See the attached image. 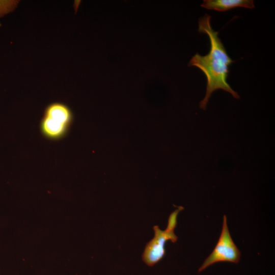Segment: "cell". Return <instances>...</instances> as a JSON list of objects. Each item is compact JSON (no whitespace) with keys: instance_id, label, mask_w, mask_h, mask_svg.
Wrapping results in <instances>:
<instances>
[{"instance_id":"obj_5","label":"cell","mask_w":275,"mask_h":275,"mask_svg":"<svg viewBox=\"0 0 275 275\" xmlns=\"http://www.w3.org/2000/svg\"><path fill=\"white\" fill-rule=\"evenodd\" d=\"M254 2L253 0H204L201 6L208 10L225 12L238 7L253 9Z\"/></svg>"},{"instance_id":"obj_3","label":"cell","mask_w":275,"mask_h":275,"mask_svg":"<svg viewBox=\"0 0 275 275\" xmlns=\"http://www.w3.org/2000/svg\"><path fill=\"white\" fill-rule=\"evenodd\" d=\"M73 118L69 107L60 102H54L45 108L41 122L43 135L50 139H58L67 132Z\"/></svg>"},{"instance_id":"obj_4","label":"cell","mask_w":275,"mask_h":275,"mask_svg":"<svg viewBox=\"0 0 275 275\" xmlns=\"http://www.w3.org/2000/svg\"><path fill=\"white\" fill-rule=\"evenodd\" d=\"M241 253L231 238L227 225V217L223 216L222 229L218 241L211 253L199 268L200 272L209 266L219 262H239Z\"/></svg>"},{"instance_id":"obj_6","label":"cell","mask_w":275,"mask_h":275,"mask_svg":"<svg viewBox=\"0 0 275 275\" xmlns=\"http://www.w3.org/2000/svg\"><path fill=\"white\" fill-rule=\"evenodd\" d=\"M15 1H0V17L13 10Z\"/></svg>"},{"instance_id":"obj_1","label":"cell","mask_w":275,"mask_h":275,"mask_svg":"<svg viewBox=\"0 0 275 275\" xmlns=\"http://www.w3.org/2000/svg\"><path fill=\"white\" fill-rule=\"evenodd\" d=\"M211 16L205 14L199 19L198 31L204 33L210 40V50L205 56L198 52L190 59L188 66H194L200 69L207 79L206 94L200 102V107L205 110L209 99L214 91L222 89L230 93L236 98H240L238 94L233 90L227 81L229 66L234 62L228 54L226 50L218 37V32L213 30L210 23Z\"/></svg>"},{"instance_id":"obj_2","label":"cell","mask_w":275,"mask_h":275,"mask_svg":"<svg viewBox=\"0 0 275 275\" xmlns=\"http://www.w3.org/2000/svg\"><path fill=\"white\" fill-rule=\"evenodd\" d=\"M181 211L178 208L170 214L164 230H161L158 226L153 227L154 237L146 244L142 256L147 265L154 266L163 258L166 253L164 245L167 241L175 242L177 240L174 230L177 224L178 215Z\"/></svg>"},{"instance_id":"obj_7","label":"cell","mask_w":275,"mask_h":275,"mask_svg":"<svg viewBox=\"0 0 275 275\" xmlns=\"http://www.w3.org/2000/svg\"><path fill=\"white\" fill-rule=\"evenodd\" d=\"M1 24H0V26H1Z\"/></svg>"}]
</instances>
